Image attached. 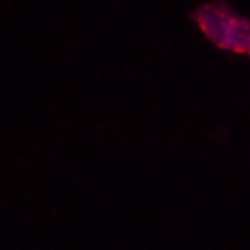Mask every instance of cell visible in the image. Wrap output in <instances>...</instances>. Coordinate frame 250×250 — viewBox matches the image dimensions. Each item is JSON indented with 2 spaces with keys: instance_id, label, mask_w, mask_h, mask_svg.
Wrapping results in <instances>:
<instances>
[{
  "instance_id": "6da1fadb",
  "label": "cell",
  "mask_w": 250,
  "mask_h": 250,
  "mask_svg": "<svg viewBox=\"0 0 250 250\" xmlns=\"http://www.w3.org/2000/svg\"><path fill=\"white\" fill-rule=\"evenodd\" d=\"M199 21L218 46L250 53V23L229 16L228 11L218 9L217 6L200 9Z\"/></svg>"
}]
</instances>
